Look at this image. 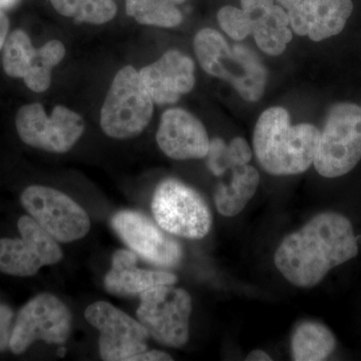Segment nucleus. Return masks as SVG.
Masks as SVG:
<instances>
[{
	"label": "nucleus",
	"mask_w": 361,
	"mask_h": 361,
	"mask_svg": "<svg viewBox=\"0 0 361 361\" xmlns=\"http://www.w3.org/2000/svg\"><path fill=\"white\" fill-rule=\"evenodd\" d=\"M357 254V240L350 221L341 214L324 212L282 240L274 263L294 286L312 288L329 271Z\"/></svg>",
	"instance_id": "nucleus-1"
},
{
	"label": "nucleus",
	"mask_w": 361,
	"mask_h": 361,
	"mask_svg": "<svg viewBox=\"0 0 361 361\" xmlns=\"http://www.w3.org/2000/svg\"><path fill=\"white\" fill-rule=\"evenodd\" d=\"M320 130L310 123L292 126L288 111L272 106L256 123L253 148L263 170L274 176L306 172L314 161Z\"/></svg>",
	"instance_id": "nucleus-2"
},
{
	"label": "nucleus",
	"mask_w": 361,
	"mask_h": 361,
	"mask_svg": "<svg viewBox=\"0 0 361 361\" xmlns=\"http://www.w3.org/2000/svg\"><path fill=\"white\" fill-rule=\"evenodd\" d=\"M194 49L204 71L229 82L242 99L254 103L264 94L267 70L246 45L231 47L217 30L204 28L195 37Z\"/></svg>",
	"instance_id": "nucleus-3"
},
{
	"label": "nucleus",
	"mask_w": 361,
	"mask_h": 361,
	"mask_svg": "<svg viewBox=\"0 0 361 361\" xmlns=\"http://www.w3.org/2000/svg\"><path fill=\"white\" fill-rule=\"evenodd\" d=\"M153 111V99L139 71L125 66L116 73L104 99L102 130L113 139H132L148 127Z\"/></svg>",
	"instance_id": "nucleus-4"
},
{
	"label": "nucleus",
	"mask_w": 361,
	"mask_h": 361,
	"mask_svg": "<svg viewBox=\"0 0 361 361\" xmlns=\"http://www.w3.org/2000/svg\"><path fill=\"white\" fill-rule=\"evenodd\" d=\"M361 160V106L353 103L334 104L320 133L314 167L322 177H341Z\"/></svg>",
	"instance_id": "nucleus-5"
},
{
	"label": "nucleus",
	"mask_w": 361,
	"mask_h": 361,
	"mask_svg": "<svg viewBox=\"0 0 361 361\" xmlns=\"http://www.w3.org/2000/svg\"><path fill=\"white\" fill-rule=\"evenodd\" d=\"M152 212L157 224L173 236L202 239L212 227V213L203 197L172 178L161 180L156 188Z\"/></svg>",
	"instance_id": "nucleus-6"
},
{
	"label": "nucleus",
	"mask_w": 361,
	"mask_h": 361,
	"mask_svg": "<svg viewBox=\"0 0 361 361\" xmlns=\"http://www.w3.org/2000/svg\"><path fill=\"white\" fill-rule=\"evenodd\" d=\"M140 297L137 317L149 336L167 348H183L189 341L192 313L190 294L174 285H160Z\"/></svg>",
	"instance_id": "nucleus-7"
},
{
	"label": "nucleus",
	"mask_w": 361,
	"mask_h": 361,
	"mask_svg": "<svg viewBox=\"0 0 361 361\" xmlns=\"http://www.w3.org/2000/svg\"><path fill=\"white\" fill-rule=\"evenodd\" d=\"M16 127L21 141L49 153L71 151L85 130L82 116L63 106H54L51 116L42 104H25L16 114Z\"/></svg>",
	"instance_id": "nucleus-8"
},
{
	"label": "nucleus",
	"mask_w": 361,
	"mask_h": 361,
	"mask_svg": "<svg viewBox=\"0 0 361 361\" xmlns=\"http://www.w3.org/2000/svg\"><path fill=\"white\" fill-rule=\"evenodd\" d=\"M20 202L28 215L61 243L84 238L90 231V220L85 209L59 190L30 186L21 194Z\"/></svg>",
	"instance_id": "nucleus-9"
},
{
	"label": "nucleus",
	"mask_w": 361,
	"mask_h": 361,
	"mask_svg": "<svg viewBox=\"0 0 361 361\" xmlns=\"http://www.w3.org/2000/svg\"><path fill=\"white\" fill-rule=\"evenodd\" d=\"M71 319V310L61 299L51 293L39 294L18 313L9 348L18 355L35 341L63 344L70 336Z\"/></svg>",
	"instance_id": "nucleus-10"
},
{
	"label": "nucleus",
	"mask_w": 361,
	"mask_h": 361,
	"mask_svg": "<svg viewBox=\"0 0 361 361\" xmlns=\"http://www.w3.org/2000/svg\"><path fill=\"white\" fill-rule=\"evenodd\" d=\"M20 238H0V271L16 277H30L44 266L54 265L63 259V250L30 215L18 222Z\"/></svg>",
	"instance_id": "nucleus-11"
},
{
	"label": "nucleus",
	"mask_w": 361,
	"mask_h": 361,
	"mask_svg": "<svg viewBox=\"0 0 361 361\" xmlns=\"http://www.w3.org/2000/svg\"><path fill=\"white\" fill-rule=\"evenodd\" d=\"M85 319L99 331V355L106 361H130L147 350L149 334L139 320L111 303L97 301L85 310Z\"/></svg>",
	"instance_id": "nucleus-12"
},
{
	"label": "nucleus",
	"mask_w": 361,
	"mask_h": 361,
	"mask_svg": "<svg viewBox=\"0 0 361 361\" xmlns=\"http://www.w3.org/2000/svg\"><path fill=\"white\" fill-rule=\"evenodd\" d=\"M66 56L59 40H51L35 49L27 33L18 30L9 35L2 49V65L8 77L23 78L26 87L44 92L51 84V70Z\"/></svg>",
	"instance_id": "nucleus-13"
},
{
	"label": "nucleus",
	"mask_w": 361,
	"mask_h": 361,
	"mask_svg": "<svg viewBox=\"0 0 361 361\" xmlns=\"http://www.w3.org/2000/svg\"><path fill=\"white\" fill-rule=\"evenodd\" d=\"M111 226L130 250L157 267L175 268L184 251L170 233L137 211L123 210L111 218Z\"/></svg>",
	"instance_id": "nucleus-14"
},
{
	"label": "nucleus",
	"mask_w": 361,
	"mask_h": 361,
	"mask_svg": "<svg viewBox=\"0 0 361 361\" xmlns=\"http://www.w3.org/2000/svg\"><path fill=\"white\" fill-rule=\"evenodd\" d=\"M297 35L322 42L339 35L353 11V0H277Z\"/></svg>",
	"instance_id": "nucleus-15"
},
{
	"label": "nucleus",
	"mask_w": 361,
	"mask_h": 361,
	"mask_svg": "<svg viewBox=\"0 0 361 361\" xmlns=\"http://www.w3.org/2000/svg\"><path fill=\"white\" fill-rule=\"evenodd\" d=\"M159 148L174 160L206 158L210 140L201 121L183 109H169L161 118L156 135Z\"/></svg>",
	"instance_id": "nucleus-16"
},
{
	"label": "nucleus",
	"mask_w": 361,
	"mask_h": 361,
	"mask_svg": "<svg viewBox=\"0 0 361 361\" xmlns=\"http://www.w3.org/2000/svg\"><path fill=\"white\" fill-rule=\"evenodd\" d=\"M154 103L171 104L193 90L195 63L176 49L168 51L152 65L139 71Z\"/></svg>",
	"instance_id": "nucleus-17"
},
{
	"label": "nucleus",
	"mask_w": 361,
	"mask_h": 361,
	"mask_svg": "<svg viewBox=\"0 0 361 361\" xmlns=\"http://www.w3.org/2000/svg\"><path fill=\"white\" fill-rule=\"evenodd\" d=\"M137 254L121 249L114 253L111 268L104 279V288L116 296L141 295L160 285H175L178 277L165 270L137 267Z\"/></svg>",
	"instance_id": "nucleus-18"
},
{
	"label": "nucleus",
	"mask_w": 361,
	"mask_h": 361,
	"mask_svg": "<svg viewBox=\"0 0 361 361\" xmlns=\"http://www.w3.org/2000/svg\"><path fill=\"white\" fill-rule=\"evenodd\" d=\"M228 184L219 183L214 194L218 212L225 217H234L244 210L257 192L260 175L253 166H238L232 169Z\"/></svg>",
	"instance_id": "nucleus-19"
},
{
	"label": "nucleus",
	"mask_w": 361,
	"mask_h": 361,
	"mask_svg": "<svg viewBox=\"0 0 361 361\" xmlns=\"http://www.w3.org/2000/svg\"><path fill=\"white\" fill-rule=\"evenodd\" d=\"M253 35L256 44L269 56L283 54L293 39L290 20L283 7L273 6L265 13L253 16Z\"/></svg>",
	"instance_id": "nucleus-20"
},
{
	"label": "nucleus",
	"mask_w": 361,
	"mask_h": 361,
	"mask_svg": "<svg viewBox=\"0 0 361 361\" xmlns=\"http://www.w3.org/2000/svg\"><path fill=\"white\" fill-rule=\"evenodd\" d=\"M336 339L326 326L314 322L299 324L291 338L292 360L322 361L334 353Z\"/></svg>",
	"instance_id": "nucleus-21"
},
{
	"label": "nucleus",
	"mask_w": 361,
	"mask_h": 361,
	"mask_svg": "<svg viewBox=\"0 0 361 361\" xmlns=\"http://www.w3.org/2000/svg\"><path fill=\"white\" fill-rule=\"evenodd\" d=\"M126 9L130 16L145 25L171 28L183 20L182 13L170 0H127Z\"/></svg>",
	"instance_id": "nucleus-22"
},
{
	"label": "nucleus",
	"mask_w": 361,
	"mask_h": 361,
	"mask_svg": "<svg viewBox=\"0 0 361 361\" xmlns=\"http://www.w3.org/2000/svg\"><path fill=\"white\" fill-rule=\"evenodd\" d=\"M217 18L221 28L236 42H242L252 35L253 18L242 8L231 6L222 7Z\"/></svg>",
	"instance_id": "nucleus-23"
},
{
	"label": "nucleus",
	"mask_w": 361,
	"mask_h": 361,
	"mask_svg": "<svg viewBox=\"0 0 361 361\" xmlns=\"http://www.w3.org/2000/svg\"><path fill=\"white\" fill-rule=\"evenodd\" d=\"M116 13V6L113 0H85L75 20L77 23L103 25L113 20Z\"/></svg>",
	"instance_id": "nucleus-24"
},
{
	"label": "nucleus",
	"mask_w": 361,
	"mask_h": 361,
	"mask_svg": "<svg viewBox=\"0 0 361 361\" xmlns=\"http://www.w3.org/2000/svg\"><path fill=\"white\" fill-rule=\"evenodd\" d=\"M207 167L216 177H221L231 170L227 157V145L220 137H215L210 141L208 153L206 156Z\"/></svg>",
	"instance_id": "nucleus-25"
},
{
	"label": "nucleus",
	"mask_w": 361,
	"mask_h": 361,
	"mask_svg": "<svg viewBox=\"0 0 361 361\" xmlns=\"http://www.w3.org/2000/svg\"><path fill=\"white\" fill-rule=\"evenodd\" d=\"M227 157L230 168L247 165L252 159V149L244 137H235L227 145Z\"/></svg>",
	"instance_id": "nucleus-26"
},
{
	"label": "nucleus",
	"mask_w": 361,
	"mask_h": 361,
	"mask_svg": "<svg viewBox=\"0 0 361 361\" xmlns=\"http://www.w3.org/2000/svg\"><path fill=\"white\" fill-rule=\"evenodd\" d=\"M13 319V311L11 307L0 304V353L9 348L11 341V323Z\"/></svg>",
	"instance_id": "nucleus-27"
},
{
	"label": "nucleus",
	"mask_w": 361,
	"mask_h": 361,
	"mask_svg": "<svg viewBox=\"0 0 361 361\" xmlns=\"http://www.w3.org/2000/svg\"><path fill=\"white\" fill-rule=\"evenodd\" d=\"M52 6L61 16L75 18L85 0H51Z\"/></svg>",
	"instance_id": "nucleus-28"
},
{
	"label": "nucleus",
	"mask_w": 361,
	"mask_h": 361,
	"mask_svg": "<svg viewBox=\"0 0 361 361\" xmlns=\"http://www.w3.org/2000/svg\"><path fill=\"white\" fill-rule=\"evenodd\" d=\"M241 8L253 16L265 13L274 6L273 0H240Z\"/></svg>",
	"instance_id": "nucleus-29"
},
{
	"label": "nucleus",
	"mask_w": 361,
	"mask_h": 361,
	"mask_svg": "<svg viewBox=\"0 0 361 361\" xmlns=\"http://www.w3.org/2000/svg\"><path fill=\"white\" fill-rule=\"evenodd\" d=\"M173 360L172 356L161 350H145L133 356L130 361H168Z\"/></svg>",
	"instance_id": "nucleus-30"
},
{
	"label": "nucleus",
	"mask_w": 361,
	"mask_h": 361,
	"mask_svg": "<svg viewBox=\"0 0 361 361\" xmlns=\"http://www.w3.org/2000/svg\"><path fill=\"white\" fill-rule=\"evenodd\" d=\"M8 30V18H7L6 13H4V11H0V51H2L4 44H6Z\"/></svg>",
	"instance_id": "nucleus-31"
},
{
	"label": "nucleus",
	"mask_w": 361,
	"mask_h": 361,
	"mask_svg": "<svg viewBox=\"0 0 361 361\" xmlns=\"http://www.w3.org/2000/svg\"><path fill=\"white\" fill-rule=\"evenodd\" d=\"M247 361H271L272 358L271 356L268 355L267 353H265L264 350H261V349H255V350L251 351L247 357L245 358Z\"/></svg>",
	"instance_id": "nucleus-32"
},
{
	"label": "nucleus",
	"mask_w": 361,
	"mask_h": 361,
	"mask_svg": "<svg viewBox=\"0 0 361 361\" xmlns=\"http://www.w3.org/2000/svg\"><path fill=\"white\" fill-rule=\"evenodd\" d=\"M18 0H0V11L13 6Z\"/></svg>",
	"instance_id": "nucleus-33"
},
{
	"label": "nucleus",
	"mask_w": 361,
	"mask_h": 361,
	"mask_svg": "<svg viewBox=\"0 0 361 361\" xmlns=\"http://www.w3.org/2000/svg\"><path fill=\"white\" fill-rule=\"evenodd\" d=\"M170 1L173 2V4L177 6V4H183V2L185 1V0H170Z\"/></svg>",
	"instance_id": "nucleus-34"
}]
</instances>
